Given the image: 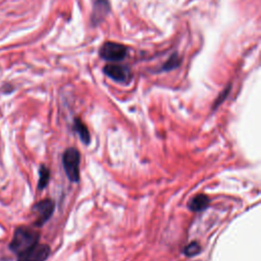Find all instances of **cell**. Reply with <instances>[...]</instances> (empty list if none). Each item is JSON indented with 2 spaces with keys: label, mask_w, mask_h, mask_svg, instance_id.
<instances>
[{
  "label": "cell",
  "mask_w": 261,
  "mask_h": 261,
  "mask_svg": "<svg viewBox=\"0 0 261 261\" xmlns=\"http://www.w3.org/2000/svg\"><path fill=\"white\" fill-rule=\"evenodd\" d=\"M39 239L40 235L38 232L28 227H21L16 230L10 244V248L13 252L19 255L39 243Z\"/></svg>",
  "instance_id": "1"
},
{
  "label": "cell",
  "mask_w": 261,
  "mask_h": 261,
  "mask_svg": "<svg viewBox=\"0 0 261 261\" xmlns=\"http://www.w3.org/2000/svg\"><path fill=\"white\" fill-rule=\"evenodd\" d=\"M80 152L76 148H69L63 152L62 165L68 178L72 182L80 180Z\"/></svg>",
  "instance_id": "2"
},
{
  "label": "cell",
  "mask_w": 261,
  "mask_h": 261,
  "mask_svg": "<svg viewBox=\"0 0 261 261\" xmlns=\"http://www.w3.org/2000/svg\"><path fill=\"white\" fill-rule=\"evenodd\" d=\"M50 255V247L46 244L32 246L28 250L18 255V261H45Z\"/></svg>",
  "instance_id": "3"
},
{
  "label": "cell",
  "mask_w": 261,
  "mask_h": 261,
  "mask_svg": "<svg viewBox=\"0 0 261 261\" xmlns=\"http://www.w3.org/2000/svg\"><path fill=\"white\" fill-rule=\"evenodd\" d=\"M127 53L126 48L115 42H106L100 49V56L107 61H120Z\"/></svg>",
  "instance_id": "4"
},
{
  "label": "cell",
  "mask_w": 261,
  "mask_h": 261,
  "mask_svg": "<svg viewBox=\"0 0 261 261\" xmlns=\"http://www.w3.org/2000/svg\"><path fill=\"white\" fill-rule=\"evenodd\" d=\"M54 202L50 199H44L35 204V206L33 207V211L36 214L35 226L41 227L46 222H48L54 211Z\"/></svg>",
  "instance_id": "5"
},
{
  "label": "cell",
  "mask_w": 261,
  "mask_h": 261,
  "mask_svg": "<svg viewBox=\"0 0 261 261\" xmlns=\"http://www.w3.org/2000/svg\"><path fill=\"white\" fill-rule=\"evenodd\" d=\"M104 74L111 80L118 83H126L130 80V72L127 68L122 65L107 64L103 69Z\"/></svg>",
  "instance_id": "6"
},
{
  "label": "cell",
  "mask_w": 261,
  "mask_h": 261,
  "mask_svg": "<svg viewBox=\"0 0 261 261\" xmlns=\"http://www.w3.org/2000/svg\"><path fill=\"white\" fill-rule=\"evenodd\" d=\"M210 203L209 198L204 194H199L197 196H195L194 198L189 202L188 207L190 210L194 212H200L205 210Z\"/></svg>",
  "instance_id": "7"
},
{
  "label": "cell",
  "mask_w": 261,
  "mask_h": 261,
  "mask_svg": "<svg viewBox=\"0 0 261 261\" xmlns=\"http://www.w3.org/2000/svg\"><path fill=\"white\" fill-rule=\"evenodd\" d=\"M74 129L76 130V133L79 135L81 141L88 145L91 141V137H90V133L89 130L86 126V124L79 118H76L75 119V122H74Z\"/></svg>",
  "instance_id": "8"
},
{
  "label": "cell",
  "mask_w": 261,
  "mask_h": 261,
  "mask_svg": "<svg viewBox=\"0 0 261 261\" xmlns=\"http://www.w3.org/2000/svg\"><path fill=\"white\" fill-rule=\"evenodd\" d=\"M108 12V7H107V2L106 0H99V2L96 3V6L94 8V15H93V19H97V21L99 22L100 18H104L103 16H105Z\"/></svg>",
  "instance_id": "9"
},
{
  "label": "cell",
  "mask_w": 261,
  "mask_h": 261,
  "mask_svg": "<svg viewBox=\"0 0 261 261\" xmlns=\"http://www.w3.org/2000/svg\"><path fill=\"white\" fill-rule=\"evenodd\" d=\"M50 179V170L45 166V165H41L40 169H39V182H38V189L39 190H43Z\"/></svg>",
  "instance_id": "10"
},
{
  "label": "cell",
  "mask_w": 261,
  "mask_h": 261,
  "mask_svg": "<svg viewBox=\"0 0 261 261\" xmlns=\"http://www.w3.org/2000/svg\"><path fill=\"white\" fill-rule=\"evenodd\" d=\"M201 252V246L199 245V243L197 242H192L190 243L188 246L185 247V250H184V253L186 256L188 257H192V256H195L197 255Z\"/></svg>",
  "instance_id": "11"
},
{
  "label": "cell",
  "mask_w": 261,
  "mask_h": 261,
  "mask_svg": "<svg viewBox=\"0 0 261 261\" xmlns=\"http://www.w3.org/2000/svg\"><path fill=\"white\" fill-rule=\"evenodd\" d=\"M180 62H181L180 58L178 57V55L175 54V55H172V56L165 62V64L163 65V70H164V71L173 70V69H176V68L179 67Z\"/></svg>",
  "instance_id": "12"
}]
</instances>
